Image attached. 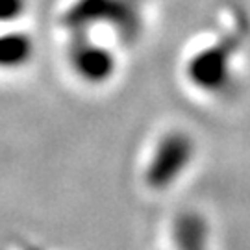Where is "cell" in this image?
Wrapping results in <instances>:
<instances>
[{
  "label": "cell",
  "mask_w": 250,
  "mask_h": 250,
  "mask_svg": "<svg viewBox=\"0 0 250 250\" xmlns=\"http://www.w3.org/2000/svg\"><path fill=\"white\" fill-rule=\"evenodd\" d=\"M65 21L76 34L93 28L97 22H106L117 32L130 36L139 28L137 6L130 0H76Z\"/></svg>",
  "instance_id": "cell-3"
},
{
  "label": "cell",
  "mask_w": 250,
  "mask_h": 250,
  "mask_svg": "<svg viewBox=\"0 0 250 250\" xmlns=\"http://www.w3.org/2000/svg\"><path fill=\"white\" fill-rule=\"evenodd\" d=\"M130 2H134L135 6H137V4H139V2H141V0H130Z\"/></svg>",
  "instance_id": "cell-8"
},
{
  "label": "cell",
  "mask_w": 250,
  "mask_h": 250,
  "mask_svg": "<svg viewBox=\"0 0 250 250\" xmlns=\"http://www.w3.org/2000/svg\"><path fill=\"white\" fill-rule=\"evenodd\" d=\"M195 141L188 132L172 130L160 137L146 161L143 180L152 191H167L178 182L195 160Z\"/></svg>",
  "instance_id": "cell-1"
},
{
  "label": "cell",
  "mask_w": 250,
  "mask_h": 250,
  "mask_svg": "<svg viewBox=\"0 0 250 250\" xmlns=\"http://www.w3.org/2000/svg\"><path fill=\"white\" fill-rule=\"evenodd\" d=\"M69 65L82 82L102 85L115 76L119 63L111 48L93 41L85 34H76L69 48Z\"/></svg>",
  "instance_id": "cell-4"
},
{
  "label": "cell",
  "mask_w": 250,
  "mask_h": 250,
  "mask_svg": "<svg viewBox=\"0 0 250 250\" xmlns=\"http://www.w3.org/2000/svg\"><path fill=\"white\" fill-rule=\"evenodd\" d=\"M28 0H0V24L13 26L26 15Z\"/></svg>",
  "instance_id": "cell-7"
},
{
  "label": "cell",
  "mask_w": 250,
  "mask_h": 250,
  "mask_svg": "<svg viewBox=\"0 0 250 250\" xmlns=\"http://www.w3.org/2000/svg\"><path fill=\"white\" fill-rule=\"evenodd\" d=\"M237 48V37H219L213 45L195 52L186 63V78L195 89L219 95L232 83L233 50Z\"/></svg>",
  "instance_id": "cell-2"
},
{
  "label": "cell",
  "mask_w": 250,
  "mask_h": 250,
  "mask_svg": "<svg viewBox=\"0 0 250 250\" xmlns=\"http://www.w3.org/2000/svg\"><path fill=\"white\" fill-rule=\"evenodd\" d=\"M36 41L24 30L8 26L0 32V71L24 69L34 60Z\"/></svg>",
  "instance_id": "cell-6"
},
{
  "label": "cell",
  "mask_w": 250,
  "mask_h": 250,
  "mask_svg": "<svg viewBox=\"0 0 250 250\" xmlns=\"http://www.w3.org/2000/svg\"><path fill=\"white\" fill-rule=\"evenodd\" d=\"M170 239L174 250H209V224L198 211H182L172 223Z\"/></svg>",
  "instance_id": "cell-5"
}]
</instances>
